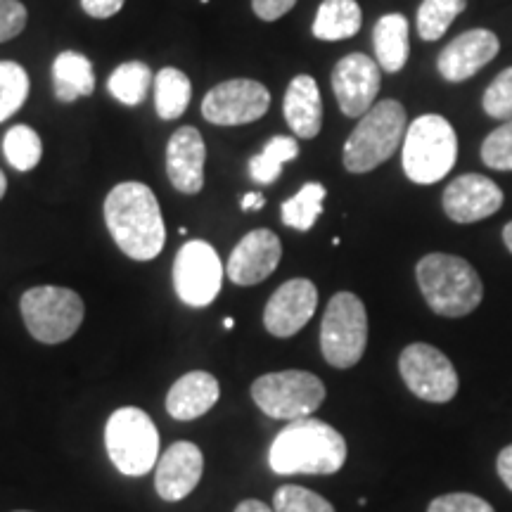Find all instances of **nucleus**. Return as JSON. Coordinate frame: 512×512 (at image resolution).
<instances>
[{
    "instance_id": "obj_25",
    "label": "nucleus",
    "mask_w": 512,
    "mask_h": 512,
    "mask_svg": "<svg viewBox=\"0 0 512 512\" xmlns=\"http://www.w3.org/2000/svg\"><path fill=\"white\" fill-rule=\"evenodd\" d=\"M192 98V83L181 69L164 67L155 76V107L159 119L174 121L183 117Z\"/></svg>"
},
{
    "instance_id": "obj_9",
    "label": "nucleus",
    "mask_w": 512,
    "mask_h": 512,
    "mask_svg": "<svg viewBox=\"0 0 512 512\" xmlns=\"http://www.w3.org/2000/svg\"><path fill=\"white\" fill-rule=\"evenodd\" d=\"M252 399L268 418L302 420L320 408L325 399V387L313 373L306 370H283L256 377L252 384Z\"/></svg>"
},
{
    "instance_id": "obj_5",
    "label": "nucleus",
    "mask_w": 512,
    "mask_h": 512,
    "mask_svg": "<svg viewBox=\"0 0 512 512\" xmlns=\"http://www.w3.org/2000/svg\"><path fill=\"white\" fill-rule=\"evenodd\" d=\"M403 171L418 185L439 183L458 159V138L448 119L422 114L408 126L401 145Z\"/></svg>"
},
{
    "instance_id": "obj_21",
    "label": "nucleus",
    "mask_w": 512,
    "mask_h": 512,
    "mask_svg": "<svg viewBox=\"0 0 512 512\" xmlns=\"http://www.w3.org/2000/svg\"><path fill=\"white\" fill-rule=\"evenodd\" d=\"M283 112L294 136L304 140L318 136L320 126H323V100H320L318 83L313 76H294L285 91Z\"/></svg>"
},
{
    "instance_id": "obj_42",
    "label": "nucleus",
    "mask_w": 512,
    "mask_h": 512,
    "mask_svg": "<svg viewBox=\"0 0 512 512\" xmlns=\"http://www.w3.org/2000/svg\"><path fill=\"white\" fill-rule=\"evenodd\" d=\"M503 240H505V247H508L512 252V221L503 228Z\"/></svg>"
},
{
    "instance_id": "obj_17",
    "label": "nucleus",
    "mask_w": 512,
    "mask_h": 512,
    "mask_svg": "<svg viewBox=\"0 0 512 512\" xmlns=\"http://www.w3.org/2000/svg\"><path fill=\"white\" fill-rule=\"evenodd\" d=\"M501 50L498 36L489 29H472L460 34L441 50L437 69L446 81L460 83L472 79L479 69L486 67Z\"/></svg>"
},
{
    "instance_id": "obj_19",
    "label": "nucleus",
    "mask_w": 512,
    "mask_h": 512,
    "mask_svg": "<svg viewBox=\"0 0 512 512\" xmlns=\"http://www.w3.org/2000/svg\"><path fill=\"white\" fill-rule=\"evenodd\" d=\"M207 145L195 126H181L166 145V176L183 195H197L204 188Z\"/></svg>"
},
{
    "instance_id": "obj_30",
    "label": "nucleus",
    "mask_w": 512,
    "mask_h": 512,
    "mask_svg": "<svg viewBox=\"0 0 512 512\" xmlns=\"http://www.w3.org/2000/svg\"><path fill=\"white\" fill-rule=\"evenodd\" d=\"M3 152L12 169L31 171L36 169L38 162H41L43 143L34 128L19 124V126H12L10 131L5 133Z\"/></svg>"
},
{
    "instance_id": "obj_7",
    "label": "nucleus",
    "mask_w": 512,
    "mask_h": 512,
    "mask_svg": "<svg viewBox=\"0 0 512 512\" xmlns=\"http://www.w3.org/2000/svg\"><path fill=\"white\" fill-rule=\"evenodd\" d=\"M22 318L31 337L43 344H62L81 328L86 306L69 287L38 285L22 294Z\"/></svg>"
},
{
    "instance_id": "obj_28",
    "label": "nucleus",
    "mask_w": 512,
    "mask_h": 512,
    "mask_svg": "<svg viewBox=\"0 0 512 512\" xmlns=\"http://www.w3.org/2000/svg\"><path fill=\"white\" fill-rule=\"evenodd\" d=\"M325 195H328V190H325L323 183H306L297 195L285 200L283 207H280V216H283L285 226L302 230V233L311 230L318 216L323 214Z\"/></svg>"
},
{
    "instance_id": "obj_37",
    "label": "nucleus",
    "mask_w": 512,
    "mask_h": 512,
    "mask_svg": "<svg viewBox=\"0 0 512 512\" xmlns=\"http://www.w3.org/2000/svg\"><path fill=\"white\" fill-rule=\"evenodd\" d=\"M294 5H297V0H252L254 15L264 22H275V19L285 17Z\"/></svg>"
},
{
    "instance_id": "obj_40",
    "label": "nucleus",
    "mask_w": 512,
    "mask_h": 512,
    "mask_svg": "<svg viewBox=\"0 0 512 512\" xmlns=\"http://www.w3.org/2000/svg\"><path fill=\"white\" fill-rule=\"evenodd\" d=\"M264 204H266V197L261 195V192H247V195L242 197L240 207L245 211H256V209L264 207Z\"/></svg>"
},
{
    "instance_id": "obj_26",
    "label": "nucleus",
    "mask_w": 512,
    "mask_h": 512,
    "mask_svg": "<svg viewBox=\"0 0 512 512\" xmlns=\"http://www.w3.org/2000/svg\"><path fill=\"white\" fill-rule=\"evenodd\" d=\"M299 157V143L292 136H275L264 145L259 155L249 159V176L254 183L271 185L283 174V166Z\"/></svg>"
},
{
    "instance_id": "obj_34",
    "label": "nucleus",
    "mask_w": 512,
    "mask_h": 512,
    "mask_svg": "<svg viewBox=\"0 0 512 512\" xmlns=\"http://www.w3.org/2000/svg\"><path fill=\"white\" fill-rule=\"evenodd\" d=\"M484 112L491 119L512 121V67L503 69L484 93Z\"/></svg>"
},
{
    "instance_id": "obj_41",
    "label": "nucleus",
    "mask_w": 512,
    "mask_h": 512,
    "mask_svg": "<svg viewBox=\"0 0 512 512\" xmlns=\"http://www.w3.org/2000/svg\"><path fill=\"white\" fill-rule=\"evenodd\" d=\"M235 512H273V510L268 508L266 503L254 501V498H247V501H242L238 508H235Z\"/></svg>"
},
{
    "instance_id": "obj_15",
    "label": "nucleus",
    "mask_w": 512,
    "mask_h": 512,
    "mask_svg": "<svg viewBox=\"0 0 512 512\" xmlns=\"http://www.w3.org/2000/svg\"><path fill=\"white\" fill-rule=\"evenodd\" d=\"M280 256H283V245L278 235L268 228H256L230 252L226 273L235 285H259L278 268Z\"/></svg>"
},
{
    "instance_id": "obj_24",
    "label": "nucleus",
    "mask_w": 512,
    "mask_h": 512,
    "mask_svg": "<svg viewBox=\"0 0 512 512\" xmlns=\"http://www.w3.org/2000/svg\"><path fill=\"white\" fill-rule=\"evenodd\" d=\"M363 12L356 0H323L313 19L318 41H347L361 31Z\"/></svg>"
},
{
    "instance_id": "obj_1",
    "label": "nucleus",
    "mask_w": 512,
    "mask_h": 512,
    "mask_svg": "<svg viewBox=\"0 0 512 512\" xmlns=\"http://www.w3.org/2000/svg\"><path fill=\"white\" fill-rule=\"evenodd\" d=\"M105 223L112 240L133 261H152L164 249L166 226L157 195L145 183L126 181L105 200Z\"/></svg>"
},
{
    "instance_id": "obj_3",
    "label": "nucleus",
    "mask_w": 512,
    "mask_h": 512,
    "mask_svg": "<svg viewBox=\"0 0 512 512\" xmlns=\"http://www.w3.org/2000/svg\"><path fill=\"white\" fill-rule=\"evenodd\" d=\"M418 285L427 306L446 318L467 316L482 304L484 285L479 273L465 259L453 254L422 256L418 268Z\"/></svg>"
},
{
    "instance_id": "obj_36",
    "label": "nucleus",
    "mask_w": 512,
    "mask_h": 512,
    "mask_svg": "<svg viewBox=\"0 0 512 512\" xmlns=\"http://www.w3.org/2000/svg\"><path fill=\"white\" fill-rule=\"evenodd\" d=\"M427 512H496L484 498L475 494H446L434 498Z\"/></svg>"
},
{
    "instance_id": "obj_18",
    "label": "nucleus",
    "mask_w": 512,
    "mask_h": 512,
    "mask_svg": "<svg viewBox=\"0 0 512 512\" xmlns=\"http://www.w3.org/2000/svg\"><path fill=\"white\" fill-rule=\"evenodd\" d=\"M204 472V456L192 441H176L157 460L155 486L164 501H183L195 491Z\"/></svg>"
},
{
    "instance_id": "obj_38",
    "label": "nucleus",
    "mask_w": 512,
    "mask_h": 512,
    "mask_svg": "<svg viewBox=\"0 0 512 512\" xmlns=\"http://www.w3.org/2000/svg\"><path fill=\"white\" fill-rule=\"evenodd\" d=\"M124 3L126 0H81V8L88 17L107 19L117 15V12L124 8Z\"/></svg>"
},
{
    "instance_id": "obj_14",
    "label": "nucleus",
    "mask_w": 512,
    "mask_h": 512,
    "mask_svg": "<svg viewBox=\"0 0 512 512\" xmlns=\"http://www.w3.org/2000/svg\"><path fill=\"white\" fill-rule=\"evenodd\" d=\"M318 306V290L311 280H287L271 294L264 311V325L273 337H294L313 318Z\"/></svg>"
},
{
    "instance_id": "obj_33",
    "label": "nucleus",
    "mask_w": 512,
    "mask_h": 512,
    "mask_svg": "<svg viewBox=\"0 0 512 512\" xmlns=\"http://www.w3.org/2000/svg\"><path fill=\"white\" fill-rule=\"evenodd\" d=\"M482 162L489 169L512 171V121H503L486 136L482 145Z\"/></svg>"
},
{
    "instance_id": "obj_35",
    "label": "nucleus",
    "mask_w": 512,
    "mask_h": 512,
    "mask_svg": "<svg viewBox=\"0 0 512 512\" xmlns=\"http://www.w3.org/2000/svg\"><path fill=\"white\" fill-rule=\"evenodd\" d=\"M27 8L19 0H0V43L12 41L27 27Z\"/></svg>"
},
{
    "instance_id": "obj_39",
    "label": "nucleus",
    "mask_w": 512,
    "mask_h": 512,
    "mask_svg": "<svg viewBox=\"0 0 512 512\" xmlns=\"http://www.w3.org/2000/svg\"><path fill=\"white\" fill-rule=\"evenodd\" d=\"M496 467H498V475L503 479V484L512 491V444L503 448L501 456H498Z\"/></svg>"
},
{
    "instance_id": "obj_22",
    "label": "nucleus",
    "mask_w": 512,
    "mask_h": 512,
    "mask_svg": "<svg viewBox=\"0 0 512 512\" xmlns=\"http://www.w3.org/2000/svg\"><path fill=\"white\" fill-rule=\"evenodd\" d=\"M408 19L392 12L377 19L373 29V46L377 55V64L387 74H399L408 62L411 53V41H408Z\"/></svg>"
},
{
    "instance_id": "obj_13",
    "label": "nucleus",
    "mask_w": 512,
    "mask_h": 512,
    "mask_svg": "<svg viewBox=\"0 0 512 512\" xmlns=\"http://www.w3.org/2000/svg\"><path fill=\"white\" fill-rule=\"evenodd\" d=\"M380 64L363 53L342 57L332 69V91L347 117H363L380 93Z\"/></svg>"
},
{
    "instance_id": "obj_4",
    "label": "nucleus",
    "mask_w": 512,
    "mask_h": 512,
    "mask_svg": "<svg viewBox=\"0 0 512 512\" xmlns=\"http://www.w3.org/2000/svg\"><path fill=\"white\" fill-rule=\"evenodd\" d=\"M406 131V107L399 100H380L363 114L344 143V169L351 174H368L377 169L403 145Z\"/></svg>"
},
{
    "instance_id": "obj_2",
    "label": "nucleus",
    "mask_w": 512,
    "mask_h": 512,
    "mask_svg": "<svg viewBox=\"0 0 512 512\" xmlns=\"http://www.w3.org/2000/svg\"><path fill=\"white\" fill-rule=\"evenodd\" d=\"M347 463V441L335 427L316 418L292 420L268 451L278 475H335Z\"/></svg>"
},
{
    "instance_id": "obj_20",
    "label": "nucleus",
    "mask_w": 512,
    "mask_h": 512,
    "mask_svg": "<svg viewBox=\"0 0 512 512\" xmlns=\"http://www.w3.org/2000/svg\"><path fill=\"white\" fill-rule=\"evenodd\" d=\"M219 380L204 370H192L174 382L166 394V411L176 420H195L209 413L219 401Z\"/></svg>"
},
{
    "instance_id": "obj_44",
    "label": "nucleus",
    "mask_w": 512,
    "mask_h": 512,
    "mask_svg": "<svg viewBox=\"0 0 512 512\" xmlns=\"http://www.w3.org/2000/svg\"><path fill=\"white\" fill-rule=\"evenodd\" d=\"M233 325H235V320L233 318H226V320H223V328H226V330H233Z\"/></svg>"
},
{
    "instance_id": "obj_29",
    "label": "nucleus",
    "mask_w": 512,
    "mask_h": 512,
    "mask_svg": "<svg viewBox=\"0 0 512 512\" xmlns=\"http://www.w3.org/2000/svg\"><path fill=\"white\" fill-rule=\"evenodd\" d=\"M465 8L467 0H422L418 8V34L422 41H439Z\"/></svg>"
},
{
    "instance_id": "obj_27",
    "label": "nucleus",
    "mask_w": 512,
    "mask_h": 512,
    "mask_svg": "<svg viewBox=\"0 0 512 512\" xmlns=\"http://www.w3.org/2000/svg\"><path fill=\"white\" fill-rule=\"evenodd\" d=\"M155 83L152 79L150 67L145 62H124L119 64L117 69L107 79V91L112 93L114 100H119L121 105L138 107L140 102L147 98L150 93V86Z\"/></svg>"
},
{
    "instance_id": "obj_8",
    "label": "nucleus",
    "mask_w": 512,
    "mask_h": 512,
    "mask_svg": "<svg viewBox=\"0 0 512 512\" xmlns=\"http://www.w3.org/2000/svg\"><path fill=\"white\" fill-rule=\"evenodd\" d=\"M368 313L351 292H337L320 325V349L332 368H354L366 354Z\"/></svg>"
},
{
    "instance_id": "obj_11",
    "label": "nucleus",
    "mask_w": 512,
    "mask_h": 512,
    "mask_svg": "<svg viewBox=\"0 0 512 512\" xmlns=\"http://www.w3.org/2000/svg\"><path fill=\"white\" fill-rule=\"evenodd\" d=\"M403 382L422 401L446 403L458 394V373L446 354L432 344L415 342L401 351Z\"/></svg>"
},
{
    "instance_id": "obj_10",
    "label": "nucleus",
    "mask_w": 512,
    "mask_h": 512,
    "mask_svg": "<svg viewBox=\"0 0 512 512\" xmlns=\"http://www.w3.org/2000/svg\"><path fill=\"white\" fill-rule=\"evenodd\" d=\"M223 266L216 249L204 240H190L178 249L174 261V287L183 304L204 309L219 297Z\"/></svg>"
},
{
    "instance_id": "obj_31",
    "label": "nucleus",
    "mask_w": 512,
    "mask_h": 512,
    "mask_svg": "<svg viewBox=\"0 0 512 512\" xmlns=\"http://www.w3.org/2000/svg\"><path fill=\"white\" fill-rule=\"evenodd\" d=\"M29 95V74L22 64L0 60V124L19 112Z\"/></svg>"
},
{
    "instance_id": "obj_6",
    "label": "nucleus",
    "mask_w": 512,
    "mask_h": 512,
    "mask_svg": "<svg viewBox=\"0 0 512 512\" xmlns=\"http://www.w3.org/2000/svg\"><path fill=\"white\" fill-rule=\"evenodd\" d=\"M107 456L126 477H143L159 460V432L150 415L126 406L112 413L105 427Z\"/></svg>"
},
{
    "instance_id": "obj_43",
    "label": "nucleus",
    "mask_w": 512,
    "mask_h": 512,
    "mask_svg": "<svg viewBox=\"0 0 512 512\" xmlns=\"http://www.w3.org/2000/svg\"><path fill=\"white\" fill-rule=\"evenodd\" d=\"M5 190H8V178H5L3 171H0V200L5 197Z\"/></svg>"
},
{
    "instance_id": "obj_32",
    "label": "nucleus",
    "mask_w": 512,
    "mask_h": 512,
    "mask_svg": "<svg viewBox=\"0 0 512 512\" xmlns=\"http://www.w3.org/2000/svg\"><path fill=\"white\" fill-rule=\"evenodd\" d=\"M273 512H335L330 501L304 486H280L273 496Z\"/></svg>"
},
{
    "instance_id": "obj_16",
    "label": "nucleus",
    "mask_w": 512,
    "mask_h": 512,
    "mask_svg": "<svg viewBox=\"0 0 512 512\" xmlns=\"http://www.w3.org/2000/svg\"><path fill=\"white\" fill-rule=\"evenodd\" d=\"M503 204V190L491 178L479 174L458 176L444 190V211L456 223L489 219Z\"/></svg>"
},
{
    "instance_id": "obj_45",
    "label": "nucleus",
    "mask_w": 512,
    "mask_h": 512,
    "mask_svg": "<svg viewBox=\"0 0 512 512\" xmlns=\"http://www.w3.org/2000/svg\"><path fill=\"white\" fill-rule=\"evenodd\" d=\"M17 512H29V510H17Z\"/></svg>"
},
{
    "instance_id": "obj_23",
    "label": "nucleus",
    "mask_w": 512,
    "mask_h": 512,
    "mask_svg": "<svg viewBox=\"0 0 512 512\" xmlns=\"http://www.w3.org/2000/svg\"><path fill=\"white\" fill-rule=\"evenodd\" d=\"M53 86L55 98L67 105L79 98H88L95 91L93 62L74 50H64L53 62Z\"/></svg>"
},
{
    "instance_id": "obj_12",
    "label": "nucleus",
    "mask_w": 512,
    "mask_h": 512,
    "mask_svg": "<svg viewBox=\"0 0 512 512\" xmlns=\"http://www.w3.org/2000/svg\"><path fill=\"white\" fill-rule=\"evenodd\" d=\"M271 93L254 79H230L214 86L202 100V117L214 126H245L266 117Z\"/></svg>"
}]
</instances>
